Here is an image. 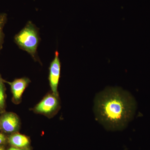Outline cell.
<instances>
[{
    "label": "cell",
    "mask_w": 150,
    "mask_h": 150,
    "mask_svg": "<svg viewBox=\"0 0 150 150\" xmlns=\"http://www.w3.org/2000/svg\"><path fill=\"white\" fill-rule=\"evenodd\" d=\"M14 40L19 48L27 52L35 62H40L37 51L40 40L39 29L32 22H28L25 27L15 35Z\"/></svg>",
    "instance_id": "obj_2"
},
{
    "label": "cell",
    "mask_w": 150,
    "mask_h": 150,
    "mask_svg": "<svg viewBox=\"0 0 150 150\" xmlns=\"http://www.w3.org/2000/svg\"><path fill=\"white\" fill-rule=\"evenodd\" d=\"M18 116L13 112H4L0 116V130L4 133L12 134L16 133L20 128Z\"/></svg>",
    "instance_id": "obj_3"
},
{
    "label": "cell",
    "mask_w": 150,
    "mask_h": 150,
    "mask_svg": "<svg viewBox=\"0 0 150 150\" xmlns=\"http://www.w3.org/2000/svg\"><path fill=\"white\" fill-rule=\"evenodd\" d=\"M5 90V85L0 86V113L5 112L6 107Z\"/></svg>",
    "instance_id": "obj_9"
},
{
    "label": "cell",
    "mask_w": 150,
    "mask_h": 150,
    "mask_svg": "<svg viewBox=\"0 0 150 150\" xmlns=\"http://www.w3.org/2000/svg\"><path fill=\"white\" fill-rule=\"evenodd\" d=\"M10 86L13 95V99L15 103H19L21 99L23 93L25 90L30 82V80L27 77L16 79L12 82H8L4 80Z\"/></svg>",
    "instance_id": "obj_6"
},
{
    "label": "cell",
    "mask_w": 150,
    "mask_h": 150,
    "mask_svg": "<svg viewBox=\"0 0 150 150\" xmlns=\"http://www.w3.org/2000/svg\"><path fill=\"white\" fill-rule=\"evenodd\" d=\"M8 143L11 146L19 148L30 147V145L29 138L18 132L10 134L8 137Z\"/></svg>",
    "instance_id": "obj_7"
},
{
    "label": "cell",
    "mask_w": 150,
    "mask_h": 150,
    "mask_svg": "<svg viewBox=\"0 0 150 150\" xmlns=\"http://www.w3.org/2000/svg\"><path fill=\"white\" fill-rule=\"evenodd\" d=\"M4 80L2 78L0 74V86L4 85Z\"/></svg>",
    "instance_id": "obj_12"
},
{
    "label": "cell",
    "mask_w": 150,
    "mask_h": 150,
    "mask_svg": "<svg viewBox=\"0 0 150 150\" xmlns=\"http://www.w3.org/2000/svg\"><path fill=\"white\" fill-rule=\"evenodd\" d=\"M134 112V101L131 94L120 88H107L98 93L95 98L96 117L108 130L125 129Z\"/></svg>",
    "instance_id": "obj_1"
},
{
    "label": "cell",
    "mask_w": 150,
    "mask_h": 150,
    "mask_svg": "<svg viewBox=\"0 0 150 150\" xmlns=\"http://www.w3.org/2000/svg\"><path fill=\"white\" fill-rule=\"evenodd\" d=\"M0 150H5L4 145H0Z\"/></svg>",
    "instance_id": "obj_13"
},
{
    "label": "cell",
    "mask_w": 150,
    "mask_h": 150,
    "mask_svg": "<svg viewBox=\"0 0 150 150\" xmlns=\"http://www.w3.org/2000/svg\"><path fill=\"white\" fill-rule=\"evenodd\" d=\"M7 21V15L5 13L0 14V52L2 49L4 43V34L3 29Z\"/></svg>",
    "instance_id": "obj_8"
},
{
    "label": "cell",
    "mask_w": 150,
    "mask_h": 150,
    "mask_svg": "<svg viewBox=\"0 0 150 150\" xmlns=\"http://www.w3.org/2000/svg\"><path fill=\"white\" fill-rule=\"evenodd\" d=\"M8 143V137L2 133L0 132V145H4Z\"/></svg>",
    "instance_id": "obj_10"
},
{
    "label": "cell",
    "mask_w": 150,
    "mask_h": 150,
    "mask_svg": "<svg viewBox=\"0 0 150 150\" xmlns=\"http://www.w3.org/2000/svg\"><path fill=\"white\" fill-rule=\"evenodd\" d=\"M59 107V98L53 93L48 94L34 108L38 113L50 115L56 112Z\"/></svg>",
    "instance_id": "obj_4"
},
{
    "label": "cell",
    "mask_w": 150,
    "mask_h": 150,
    "mask_svg": "<svg viewBox=\"0 0 150 150\" xmlns=\"http://www.w3.org/2000/svg\"><path fill=\"white\" fill-rule=\"evenodd\" d=\"M61 64L59 58V54L58 51L55 52L54 59L50 64L49 67V84L52 93L59 97L58 91L59 79L61 74Z\"/></svg>",
    "instance_id": "obj_5"
},
{
    "label": "cell",
    "mask_w": 150,
    "mask_h": 150,
    "mask_svg": "<svg viewBox=\"0 0 150 150\" xmlns=\"http://www.w3.org/2000/svg\"><path fill=\"white\" fill-rule=\"evenodd\" d=\"M7 150H30V148H19L11 146Z\"/></svg>",
    "instance_id": "obj_11"
}]
</instances>
